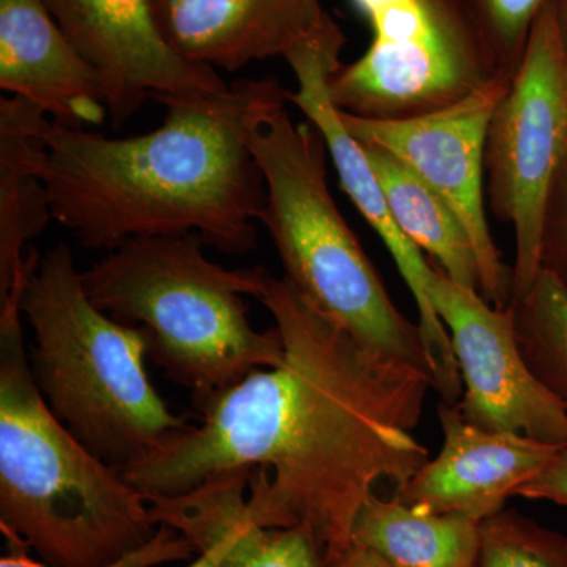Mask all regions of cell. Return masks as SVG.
<instances>
[{
    "label": "cell",
    "mask_w": 567,
    "mask_h": 567,
    "mask_svg": "<svg viewBox=\"0 0 567 567\" xmlns=\"http://www.w3.org/2000/svg\"><path fill=\"white\" fill-rule=\"evenodd\" d=\"M10 551L0 558V567H54L29 557V548L22 544H9ZM197 555L188 537L177 529L159 525L155 536L145 546L103 567H155L166 563L186 561Z\"/></svg>",
    "instance_id": "603a6c76"
},
{
    "label": "cell",
    "mask_w": 567,
    "mask_h": 567,
    "mask_svg": "<svg viewBox=\"0 0 567 567\" xmlns=\"http://www.w3.org/2000/svg\"><path fill=\"white\" fill-rule=\"evenodd\" d=\"M480 525L461 514L425 513L374 494L354 518L352 544L391 567H476Z\"/></svg>",
    "instance_id": "ac0fdd59"
},
{
    "label": "cell",
    "mask_w": 567,
    "mask_h": 567,
    "mask_svg": "<svg viewBox=\"0 0 567 567\" xmlns=\"http://www.w3.org/2000/svg\"><path fill=\"white\" fill-rule=\"evenodd\" d=\"M271 82L167 100L159 128L121 140L52 122L43 164L52 219L91 249L193 234L230 256L251 252L267 189L248 121Z\"/></svg>",
    "instance_id": "7a4b0ae2"
},
{
    "label": "cell",
    "mask_w": 567,
    "mask_h": 567,
    "mask_svg": "<svg viewBox=\"0 0 567 567\" xmlns=\"http://www.w3.org/2000/svg\"><path fill=\"white\" fill-rule=\"evenodd\" d=\"M289 93L274 80L254 104L248 144L262 171L264 224L284 278L365 352L434 379L420 324L393 303L328 186L327 144L311 122H293ZM435 385V380H434Z\"/></svg>",
    "instance_id": "277c9868"
},
{
    "label": "cell",
    "mask_w": 567,
    "mask_h": 567,
    "mask_svg": "<svg viewBox=\"0 0 567 567\" xmlns=\"http://www.w3.org/2000/svg\"><path fill=\"white\" fill-rule=\"evenodd\" d=\"M509 308L525 361L567 413V295L540 271L532 290Z\"/></svg>",
    "instance_id": "ffe728a7"
},
{
    "label": "cell",
    "mask_w": 567,
    "mask_h": 567,
    "mask_svg": "<svg viewBox=\"0 0 567 567\" xmlns=\"http://www.w3.org/2000/svg\"><path fill=\"white\" fill-rule=\"evenodd\" d=\"M346 41L344 32L328 14L311 35L287 52L284 59L297 81V91L289 93V102L303 112L322 134L328 155L338 171L341 188L393 257L420 312L417 324L431 354L434 390L442 395V402L457 405L464 385L450 336L429 295L434 265L399 229L363 145L347 130L341 111L331 100L330 81L342 65L341 52Z\"/></svg>",
    "instance_id": "30bf717a"
},
{
    "label": "cell",
    "mask_w": 567,
    "mask_h": 567,
    "mask_svg": "<svg viewBox=\"0 0 567 567\" xmlns=\"http://www.w3.org/2000/svg\"><path fill=\"white\" fill-rule=\"evenodd\" d=\"M388 207L402 234L451 281L481 293L480 265L468 230L450 204L393 153L363 144Z\"/></svg>",
    "instance_id": "d6986e66"
},
{
    "label": "cell",
    "mask_w": 567,
    "mask_h": 567,
    "mask_svg": "<svg viewBox=\"0 0 567 567\" xmlns=\"http://www.w3.org/2000/svg\"><path fill=\"white\" fill-rule=\"evenodd\" d=\"M540 271L550 276L567 295V158L544 208Z\"/></svg>",
    "instance_id": "cb8c5ba5"
},
{
    "label": "cell",
    "mask_w": 567,
    "mask_h": 567,
    "mask_svg": "<svg viewBox=\"0 0 567 567\" xmlns=\"http://www.w3.org/2000/svg\"><path fill=\"white\" fill-rule=\"evenodd\" d=\"M0 89L69 128L102 125L110 117L102 78L43 0H0Z\"/></svg>",
    "instance_id": "9a60e30c"
},
{
    "label": "cell",
    "mask_w": 567,
    "mask_h": 567,
    "mask_svg": "<svg viewBox=\"0 0 567 567\" xmlns=\"http://www.w3.org/2000/svg\"><path fill=\"white\" fill-rule=\"evenodd\" d=\"M66 39L102 78L114 128L148 100L215 95L230 84L164 40L152 0H43Z\"/></svg>",
    "instance_id": "7c38bea8"
},
{
    "label": "cell",
    "mask_w": 567,
    "mask_h": 567,
    "mask_svg": "<svg viewBox=\"0 0 567 567\" xmlns=\"http://www.w3.org/2000/svg\"><path fill=\"white\" fill-rule=\"evenodd\" d=\"M48 117L28 100H0V301L24 265V249L52 219L43 178Z\"/></svg>",
    "instance_id": "e0dca14e"
},
{
    "label": "cell",
    "mask_w": 567,
    "mask_h": 567,
    "mask_svg": "<svg viewBox=\"0 0 567 567\" xmlns=\"http://www.w3.org/2000/svg\"><path fill=\"white\" fill-rule=\"evenodd\" d=\"M432 265L429 295L450 336L464 385L458 413L484 431L567 445V413L525 361L509 306L495 308L477 290L451 281Z\"/></svg>",
    "instance_id": "8fae6325"
},
{
    "label": "cell",
    "mask_w": 567,
    "mask_h": 567,
    "mask_svg": "<svg viewBox=\"0 0 567 567\" xmlns=\"http://www.w3.org/2000/svg\"><path fill=\"white\" fill-rule=\"evenodd\" d=\"M20 305L37 386L96 457L122 470L189 427L148 379L144 333L93 305L69 246L28 252Z\"/></svg>",
    "instance_id": "5b68a950"
},
{
    "label": "cell",
    "mask_w": 567,
    "mask_h": 567,
    "mask_svg": "<svg viewBox=\"0 0 567 567\" xmlns=\"http://www.w3.org/2000/svg\"><path fill=\"white\" fill-rule=\"evenodd\" d=\"M486 41L499 70L513 76L537 18L550 0H458Z\"/></svg>",
    "instance_id": "7402d4cb"
},
{
    "label": "cell",
    "mask_w": 567,
    "mask_h": 567,
    "mask_svg": "<svg viewBox=\"0 0 567 567\" xmlns=\"http://www.w3.org/2000/svg\"><path fill=\"white\" fill-rule=\"evenodd\" d=\"M511 78L499 74L461 102L416 117L374 121L341 111L353 137L393 153L457 213L475 246L481 295L499 309L511 303V268L488 229L486 140Z\"/></svg>",
    "instance_id": "9c48e42d"
},
{
    "label": "cell",
    "mask_w": 567,
    "mask_h": 567,
    "mask_svg": "<svg viewBox=\"0 0 567 567\" xmlns=\"http://www.w3.org/2000/svg\"><path fill=\"white\" fill-rule=\"evenodd\" d=\"M516 496L567 506V445L558 451L554 461L539 475L518 488Z\"/></svg>",
    "instance_id": "d4e9b609"
},
{
    "label": "cell",
    "mask_w": 567,
    "mask_h": 567,
    "mask_svg": "<svg viewBox=\"0 0 567 567\" xmlns=\"http://www.w3.org/2000/svg\"><path fill=\"white\" fill-rule=\"evenodd\" d=\"M554 7L555 22H557L559 40L567 54V0H550Z\"/></svg>",
    "instance_id": "83f0119b"
},
{
    "label": "cell",
    "mask_w": 567,
    "mask_h": 567,
    "mask_svg": "<svg viewBox=\"0 0 567 567\" xmlns=\"http://www.w3.org/2000/svg\"><path fill=\"white\" fill-rule=\"evenodd\" d=\"M436 415L442 451L394 494L399 502L425 513L461 514L481 524L505 509L507 498L516 496L565 446L484 431L466 423L457 406L446 402Z\"/></svg>",
    "instance_id": "4fadbf2b"
},
{
    "label": "cell",
    "mask_w": 567,
    "mask_h": 567,
    "mask_svg": "<svg viewBox=\"0 0 567 567\" xmlns=\"http://www.w3.org/2000/svg\"><path fill=\"white\" fill-rule=\"evenodd\" d=\"M152 7L177 54L227 71L286 58L328 17L322 0H152Z\"/></svg>",
    "instance_id": "5bb4252c"
},
{
    "label": "cell",
    "mask_w": 567,
    "mask_h": 567,
    "mask_svg": "<svg viewBox=\"0 0 567 567\" xmlns=\"http://www.w3.org/2000/svg\"><path fill=\"white\" fill-rule=\"evenodd\" d=\"M252 468L227 470L171 498L147 499L156 525L192 540L197 555L223 547L219 567H323V555L306 528L262 527L246 513Z\"/></svg>",
    "instance_id": "2e32d148"
},
{
    "label": "cell",
    "mask_w": 567,
    "mask_h": 567,
    "mask_svg": "<svg viewBox=\"0 0 567 567\" xmlns=\"http://www.w3.org/2000/svg\"><path fill=\"white\" fill-rule=\"evenodd\" d=\"M25 267L0 301V528L54 567H103L159 525L147 498L51 412L21 327Z\"/></svg>",
    "instance_id": "3957f363"
},
{
    "label": "cell",
    "mask_w": 567,
    "mask_h": 567,
    "mask_svg": "<svg viewBox=\"0 0 567 567\" xmlns=\"http://www.w3.org/2000/svg\"><path fill=\"white\" fill-rule=\"evenodd\" d=\"M282 363L194 402L200 423L121 473L145 498H171L227 470L252 468L246 513L262 527L306 528L334 561L380 481L404 486L429 462L413 435L434 379L365 352L287 281L259 267Z\"/></svg>",
    "instance_id": "6da1fadb"
},
{
    "label": "cell",
    "mask_w": 567,
    "mask_h": 567,
    "mask_svg": "<svg viewBox=\"0 0 567 567\" xmlns=\"http://www.w3.org/2000/svg\"><path fill=\"white\" fill-rule=\"evenodd\" d=\"M372 31L330 81L339 111L374 121L416 117L464 100L503 73L458 0H350Z\"/></svg>",
    "instance_id": "52a82bcc"
},
{
    "label": "cell",
    "mask_w": 567,
    "mask_h": 567,
    "mask_svg": "<svg viewBox=\"0 0 567 567\" xmlns=\"http://www.w3.org/2000/svg\"><path fill=\"white\" fill-rule=\"evenodd\" d=\"M223 547L219 543H213L205 547L197 558L188 567H219L221 561Z\"/></svg>",
    "instance_id": "4316f807"
},
{
    "label": "cell",
    "mask_w": 567,
    "mask_h": 567,
    "mask_svg": "<svg viewBox=\"0 0 567 567\" xmlns=\"http://www.w3.org/2000/svg\"><path fill=\"white\" fill-rule=\"evenodd\" d=\"M323 567H391L385 559L379 557L369 548L352 544L349 550L344 551L334 561L327 563Z\"/></svg>",
    "instance_id": "484cf974"
},
{
    "label": "cell",
    "mask_w": 567,
    "mask_h": 567,
    "mask_svg": "<svg viewBox=\"0 0 567 567\" xmlns=\"http://www.w3.org/2000/svg\"><path fill=\"white\" fill-rule=\"evenodd\" d=\"M204 246L193 234L133 238L82 271L93 305L140 328L148 358L194 402L284 360L278 327L249 322L245 297H256L259 267L229 270Z\"/></svg>",
    "instance_id": "8992f818"
},
{
    "label": "cell",
    "mask_w": 567,
    "mask_h": 567,
    "mask_svg": "<svg viewBox=\"0 0 567 567\" xmlns=\"http://www.w3.org/2000/svg\"><path fill=\"white\" fill-rule=\"evenodd\" d=\"M476 567H567V535L516 509L481 522Z\"/></svg>",
    "instance_id": "44dd1931"
},
{
    "label": "cell",
    "mask_w": 567,
    "mask_h": 567,
    "mask_svg": "<svg viewBox=\"0 0 567 567\" xmlns=\"http://www.w3.org/2000/svg\"><path fill=\"white\" fill-rule=\"evenodd\" d=\"M566 158L567 54L548 2L487 130V204L516 238L511 301L525 297L540 274L544 208Z\"/></svg>",
    "instance_id": "ba28073f"
}]
</instances>
